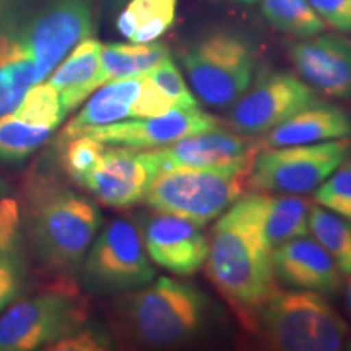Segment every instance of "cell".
Instances as JSON below:
<instances>
[{"mask_svg":"<svg viewBox=\"0 0 351 351\" xmlns=\"http://www.w3.org/2000/svg\"><path fill=\"white\" fill-rule=\"evenodd\" d=\"M213 302L194 285L160 276L142 288L121 293L111 306L117 340L148 348L186 345L210 327Z\"/></svg>","mask_w":351,"mask_h":351,"instance_id":"1","label":"cell"},{"mask_svg":"<svg viewBox=\"0 0 351 351\" xmlns=\"http://www.w3.org/2000/svg\"><path fill=\"white\" fill-rule=\"evenodd\" d=\"M207 275L252 328L256 311L275 288V275L271 247L263 238L249 195L239 197L215 223Z\"/></svg>","mask_w":351,"mask_h":351,"instance_id":"2","label":"cell"},{"mask_svg":"<svg viewBox=\"0 0 351 351\" xmlns=\"http://www.w3.org/2000/svg\"><path fill=\"white\" fill-rule=\"evenodd\" d=\"M26 231L39 262L56 274H72L98 234L103 217L91 200L47 176L25 187Z\"/></svg>","mask_w":351,"mask_h":351,"instance_id":"3","label":"cell"},{"mask_svg":"<svg viewBox=\"0 0 351 351\" xmlns=\"http://www.w3.org/2000/svg\"><path fill=\"white\" fill-rule=\"evenodd\" d=\"M252 330L283 351H335L350 335L348 324L322 293L309 289H271L256 311Z\"/></svg>","mask_w":351,"mask_h":351,"instance_id":"4","label":"cell"},{"mask_svg":"<svg viewBox=\"0 0 351 351\" xmlns=\"http://www.w3.org/2000/svg\"><path fill=\"white\" fill-rule=\"evenodd\" d=\"M252 160L207 168L165 169L153 179L143 200L155 212L204 226L243 195L244 187L249 186Z\"/></svg>","mask_w":351,"mask_h":351,"instance_id":"5","label":"cell"},{"mask_svg":"<svg viewBox=\"0 0 351 351\" xmlns=\"http://www.w3.org/2000/svg\"><path fill=\"white\" fill-rule=\"evenodd\" d=\"M88 304L67 280L15 302L0 315V350L46 348L86 324ZM49 348V346H47Z\"/></svg>","mask_w":351,"mask_h":351,"instance_id":"6","label":"cell"},{"mask_svg":"<svg viewBox=\"0 0 351 351\" xmlns=\"http://www.w3.org/2000/svg\"><path fill=\"white\" fill-rule=\"evenodd\" d=\"M181 62L195 98L207 106L225 108L251 85L254 51L239 34L219 32L191 44Z\"/></svg>","mask_w":351,"mask_h":351,"instance_id":"7","label":"cell"},{"mask_svg":"<svg viewBox=\"0 0 351 351\" xmlns=\"http://www.w3.org/2000/svg\"><path fill=\"white\" fill-rule=\"evenodd\" d=\"M80 267L85 288L98 295H121L155 280L140 226L127 218L103 228Z\"/></svg>","mask_w":351,"mask_h":351,"instance_id":"8","label":"cell"},{"mask_svg":"<svg viewBox=\"0 0 351 351\" xmlns=\"http://www.w3.org/2000/svg\"><path fill=\"white\" fill-rule=\"evenodd\" d=\"M351 155V137L257 152L249 187L276 194L313 192Z\"/></svg>","mask_w":351,"mask_h":351,"instance_id":"9","label":"cell"},{"mask_svg":"<svg viewBox=\"0 0 351 351\" xmlns=\"http://www.w3.org/2000/svg\"><path fill=\"white\" fill-rule=\"evenodd\" d=\"M36 69L41 83L93 28L90 0H51L26 23H5Z\"/></svg>","mask_w":351,"mask_h":351,"instance_id":"10","label":"cell"},{"mask_svg":"<svg viewBox=\"0 0 351 351\" xmlns=\"http://www.w3.org/2000/svg\"><path fill=\"white\" fill-rule=\"evenodd\" d=\"M322 101L313 86L282 72H267L244 91L230 114L238 134L258 135L287 121L293 114Z\"/></svg>","mask_w":351,"mask_h":351,"instance_id":"11","label":"cell"},{"mask_svg":"<svg viewBox=\"0 0 351 351\" xmlns=\"http://www.w3.org/2000/svg\"><path fill=\"white\" fill-rule=\"evenodd\" d=\"M223 122L213 114L195 108H174L155 117H140L112 124L91 127L80 135H90L109 147H127L134 150H153L202 132L219 129Z\"/></svg>","mask_w":351,"mask_h":351,"instance_id":"12","label":"cell"},{"mask_svg":"<svg viewBox=\"0 0 351 351\" xmlns=\"http://www.w3.org/2000/svg\"><path fill=\"white\" fill-rule=\"evenodd\" d=\"M160 168L152 152L127 147L104 148L103 155L82 186L112 208H129L145 199Z\"/></svg>","mask_w":351,"mask_h":351,"instance_id":"13","label":"cell"},{"mask_svg":"<svg viewBox=\"0 0 351 351\" xmlns=\"http://www.w3.org/2000/svg\"><path fill=\"white\" fill-rule=\"evenodd\" d=\"M148 256L161 269L179 276L199 271L207 262L210 243L199 225L176 215L156 212L140 221Z\"/></svg>","mask_w":351,"mask_h":351,"instance_id":"14","label":"cell"},{"mask_svg":"<svg viewBox=\"0 0 351 351\" xmlns=\"http://www.w3.org/2000/svg\"><path fill=\"white\" fill-rule=\"evenodd\" d=\"M293 64L304 82L333 98H351V41L339 34H322L293 44Z\"/></svg>","mask_w":351,"mask_h":351,"instance_id":"15","label":"cell"},{"mask_svg":"<svg viewBox=\"0 0 351 351\" xmlns=\"http://www.w3.org/2000/svg\"><path fill=\"white\" fill-rule=\"evenodd\" d=\"M257 147L249 135L231 134L219 129L187 135L161 148H153L152 155L160 173L173 168H207L243 163L256 156Z\"/></svg>","mask_w":351,"mask_h":351,"instance_id":"16","label":"cell"},{"mask_svg":"<svg viewBox=\"0 0 351 351\" xmlns=\"http://www.w3.org/2000/svg\"><path fill=\"white\" fill-rule=\"evenodd\" d=\"M271 267L275 278L296 289L330 295L341 287V271L330 254L306 236L271 249Z\"/></svg>","mask_w":351,"mask_h":351,"instance_id":"17","label":"cell"},{"mask_svg":"<svg viewBox=\"0 0 351 351\" xmlns=\"http://www.w3.org/2000/svg\"><path fill=\"white\" fill-rule=\"evenodd\" d=\"M351 137V116L326 101L311 104L267 132L265 148L311 145Z\"/></svg>","mask_w":351,"mask_h":351,"instance_id":"18","label":"cell"},{"mask_svg":"<svg viewBox=\"0 0 351 351\" xmlns=\"http://www.w3.org/2000/svg\"><path fill=\"white\" fill-rule=\"evenodd\" d=\"M101 44L85 38L67 54L59 67L52 70L49 85L59 93L60 106L65 114L75 111L88 96L103 86L101 83Z\"/></svg>","mask_w":351,"mask_h":351,"instance_id":"19","label":"cell"},{"mask_svg":"<svg viewBox=\"0 0 351 351\" xmlns=\"http://www.w3.org/2000/svg\"><path fill=\"white\" fill-rule=\"evenodd\" d=\"M267 244L271 249L309 234L307 200L295 194H249Z\"/></svg>","mask_w":351,"mask_h":351,"instance_id":"20","label":"cell"},{"mask_svg":"<svg viewBox=\"0 0 351 351\" xmlns=\"http://www.w3.org/2000/svg\"><path fill=\"white\" fill-rule=\"evenodd\" d=\"M140 91V77L112 80L99 86V90L88 99L80 112L69 122L62 132V138L78 137L83 130L101 127L129 117L130 108Z\"/></svg>","mask_w":351,"mask_h":351,"instance_id":"21","label":"cell"},{"mask_svg":"<svg viewBox=\"0 0 351 351\" xmlns=\"http://www.w3.org/2000/svg\"><path fill=\"white\" fill-rule=\"evenodd\" d=\"M36 85L32 57L7 25H0V116L19 106L26 91Z\"/></svg>","mask_w":351,"mask_h":351,"instance_id":"22","label":"cell"},{"mask_svg":"<svg viewBox=\"0 0 351 351\" xmlns=\"http://www.w3.org/2000/svg\"><path fill=\"white\" fill-rule=\"evenodd\" d=\"M169 56L163 43L119 44L101 46V83L122 78L142 77Z\"/></svg>","mask_w":351,"mask_h":351,"instance_id":"23","label":"cell"},{"mask_svg":"<svg viewBox=\"0 0 351 351\" xmlns=\"http://www.w3.org/2000/svg\"><path fill=\"white\" fill-rule=\"evenodd\" d=\"M179 0H130L117 19V29L130 43L156 41L173 26Z\"/></svg>","mask_w":351,"mask_h":351,"instance_id":"24","label":"cell"},{"mask_svg":"<svg viewBox=\"0 0 351 351\" xmlns=\"http://www.w3.org/2000/svg\"><path fill=\"white\" fill-rule=\"evenodd\" d=\"M309 232L330 254L341 274L351 275V221L314 205L309 210Z\"/></svg>","mask_w":351,"mask_h":351,"instance_id":"25","label":"cell"},{"mask_svg":"<svg viewBox=\"0 0 351 351\" xmlns=\"http://www.w3.org/2000/svg\"><path fill=\"white\" fill-rule=\"evenodd\" d=\"M262 13L274 28L302 39L317 36L326 29V21L309 0H262Z\"/></svg>","mask_w":351,"mask_h":351,"instance_id":"26","label":"cell"},{"mask_svg":"<svg viewBox=\"0 0 351 351\" xmlns=\"http://www.w3.org/2000/svg\"><path fill=\"white\" fill-rule=\"evenodd\" d=\"M54 129L36 124L13 111L0 116V160H25L39 150Z\"/></svg>","mask_w":351,"mask_h":351,"instance_id":"27","label":"cell"},{"mask_svg":"<svg viewBox=\"0 0 351 351\" xmlns=\"http://www.w3.org/2000/svg\"><path fill=\"white\" fill-rule=\"evenodd\" d=\"M13 112L25 119L36 122V124L57 129L60 122L64 121L65 112L60 106L59 93L49 83H36L26 91L23 99L19 106L13 109Z\"/></svg>","mask_w":351,"mask_h":351,"instance_id":"28","label":"cell"},{"mask_svg":"<svg viewBox=\"0 0 351 351\" xmlns=\"http://www.w3.org/2000/svg\"><path fill=\"white\" fill-rule=\"evenodd\" d=\"M314 200L351 221V155L315 189Z\"/></svg>","mask_w":351,"mask_h":351,"instance_id":"29","label":"cell"},{"mask_svg":"<svg viewBox=\"0 0 351 351\" xmlns=\"http://www.w3.org/2000/svg\"><path fill=\"white\" fill-rule=\"evenodd\" d=\"M21 208L10 184L0 179V257H16L21 244Z\"/></svg>","mask_w":351,"mask_h":351,"instance_id":"30","label":"cell"},{"mask_svg":"<svg viewBox=\"0 0 351 351\" xmlns=\"http://www.w3.org/2000/svg\"><path fill=\"white\" fill-rule=\"evenodd\" d=\"M104 148L106 145L91 138L90 135H78L70 138L64 152V168L67 174L82 186L83 179L99 161Z\"/></svg>","mask_w":351,"mask_h":351,"instance_id":"31","label":"cell"},{"mask_svg":"<svg viewBox=\"0 0 351 351\" xmlns=\"http://www.w3.org/2000/svg\"><path fill=\"white\" fill-rule=\"evenodd\" d=\"M145 77L150 80L153 85L158 86L161 93L173 99L178 108H195L199 106L195 95L189 90L186 80L182 78V73L179 72L178 65L173 62V59L168 56L155 65L152 70L145 73Z\"/></svg>","mask_w":351,"mask_h":351,"instance_id":"32","label":"cell"},{"mask_svg":"<svg viewBox=\"0 0 351 351\" xmlns=\"http://www.w3.org/2000/svg\"><path fill=\"white\" fill-rule=\"evenodd\" d=\"M178 108L173 99L161 93L156 85L148 80L147 77H140V91L137 99L132 104L129 117L140 119V117H155L166 114L171 109Z\"/></svg>","mask_w":351,"mask_h":351,"instance_id":"33","label":"cell"},{"mask_svg":"<svg viewBox=\"0 0 351 351\" xmlns=\"http://www.w3.org/2000/svg\"><path fill=\"white\" fill-rule=\"evenodd\" d=\"M112 345L108 333L93 327H80L70 335L57 340L47 350H65V351H99L109 350Z\"/></svg>","mask_w":351,"mask_h":351,"instance_id":"34","label":"cell"},{"mask_svg":"<svg viewBox=\"0 0 351 351\" xmlns=\"http://www.w3.org/2000/svg\"><path fill=\"white\" fill-rule=\"evenodd\" d=\"M309 3L326 23L351 33V0H309Z\"/></svg>","mask_w":351,"mask_h":351,"instance_id":"35","label":"cell"},{"mask_svg":"<svg viewBox=\"0 0 351 351\" xmlns=\"http://www.w3.org/2000/svg\"><path fill=\"white\" fill-rule=\"evenodd\" d=\"M21 269L16 257H0V313L19 296Z\"/></svg>","mask_w":351,"mask_h":351,"instance_id":"36","label":"cell"},{"mask_svg":"<svg viewBox=\"0 0 351 351\" xmlns=\"http://www.w3.org/2000/svg\"><path fill=\"white\" fill-rule=\"evenodd\" d=\"M346 311H348V315L351 319V291H350V289L346 291Z\"/></svg>","mask_w":351,"mask_h":351,"instance_id":"37","label":"cell"},{"mask_svg":"<svg viewBox=\"0 0 351 351\" xmlns=\"http://www.w3.org/2000/svg\"><path fill=\"white\" fill-rule=\"evenodd\" d=\"M124 2H127V0H114V5H122Z\"/></svg>","mask_w":351,"mask_h":351,"instance_id":"38","label":"cell"},{"mask_svg":"<svg viewBox=\"0 0 351 351\" xmlns=\"http://www.w3.org/2000/svg\"><path fill=\"white\" fill-rule=\"evenodd\" d=\"M238 2H244V3H252V2H256V0H238Z\"/></svg>","mask_w":351,"mask_h":351,"instance_id":"39","label":"cell"}]
</instances>
